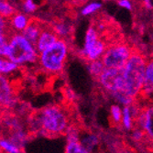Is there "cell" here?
Listing matches in <instances>:
<instances>
[{"mask_svg": "<svg viewBox=\"0 0 153 153\" xmlns=\"http://www.w3.org/2000/svg\"><path fill=\"white\" fill-rule=\"evenodd\" d=\"M131 138L135 141V142H142L145 138H146V135L144 133V131L142 129H140V128L135 127L132 130H131Z\"/></svg>", "mask_w": 153, "mask_h": 153, "instance_id": "28", "label": "cell"}, {"mask_svg": "<svg viewBox=\"0 0 153 153\" xmlns=\"http://www.w3.org/2000/svg\"><path fill=\"white\" fill-rule=\"evenodd\" d=\"M69 52H70L69 41L59 39L53 45L39 53L37 62L45 74L58 75L64 70Z\"/></svg>", "mask_w": 153, "mask_h": 153, "instance_id": "3", "label": "cell"}, {"mask_svg": "<svg viewBox=\"0 0 153 153\" xmlns=\"http://www.w3.org/2000/svg\"><path fill=\"white\" fill-rule=\"evenodd\" d=\"M0 149L3 153H19L22 149L7 137L0 136Z\"/></svg>", "mask_w": 153, "mask_h": 153, "instance_id": "20", "label": "cell"}, {"mask_svg": "<svg viewBox=\"0 0 153 153\" xmlns=\"http://www.w3.org/2000/svg\"><path fill=\"white\" fill-rule=\"evenodd\" d=\"M0 136H1V135H0ZM0 153H3V152H2V150H1V149H0Z\"/></svg>", "mask_w": 153, "mask_h": 153, "instance_id": "34", "label": "cell"}, {"mask_svg": "<svg viewBox=\"0 0 153 153\" xmlns=\"http://www.w3.org/2000/svg\"><path fill=\"white\" fill-rule=\"evenodd\" d=\"M17 12L16 6L9 1L0 0V17L8 20Z\"/></svg>", "mask_w": 153, "mask_h": 153, "instance_id": "19", "label": "cell"}, {"mask_svg": "<svg viewBox=\"0 0 153 153\" xmlns=\"http://www.w3.org/2000/svg\"><path fill=\"white\" fill-rule=\"evenodd\" d=\"M102 7H103V4L101 2H90L81 8L80 13L83 17H88V16H91L97 13L102 8Z\"/></svg>", "mask_w": 153, "mask_h": 153, "instance_id": "22", "label": "cell"}, {"mask_svg": "<svg viewBox=\"0 0 153 153\" xmlns=\"http://www.w3.org/2000/svg\"><path fill=\"white\" fill-rule=\"evenodd\" d=\"M110 119L114 125H120L122 119V107L117 105H112L110 106Z\"/></svg>", "mask_w": 153, "mask_h": 153, "instance_id": "25", "label": "cell"}, {"mask_svg": "<svg viewBox=\"0 0 153 153\" xmlns=\"http://www.w3.org/2000/svg\"><path fill=\"white\" fill-rule=\"evenodd\" d=\"M44 26L45 25L42 22H40L39 20L31 19L30 24L27 25V27L24 30V31L21 34L27 40H29L30 42L35 44Z\"/></svg>", "mask_w": 153, "mask_h": 153, "instance_id": "14", "label": "cell"}, {"mask_svg": "<svg viewBox=\"0 0 153 153\" xmlns=\"http://www.w3.org/2000/svg\"><path fill=\"white\" fill-rule=\"evenodd\" d=\"M140 108L134 104L122 107L121 125L125 129L131 131L136 127V119L140 114Z\"/></svg>", "mask_w": 153, "mask_h": 153, "instance_id": "10", "label": "cell"}, {"mask_svg": "<svg viewBox=\"0 0 153 153\" xmlns=\"http://www.w3.org/2000/svg\"><path fill=\"white\" fill-rule=\"evenodd\" d=\"M19 67L6 57L0 56V75L7 76L19 71Z\"/></svg>", "mask_w": 153, "mask_h": 153, "instance_id": "18", "label": "cell"}, {"mask_svg": "<svg viewBox=\"0 0 153 153\" xmlns=\"http://www.w3.org/2000/svg\"><path fill=\"white\" fill-rule=\"evenodd\" d=\"M39 52L35 45L27 40L22 34L12 33L8 38L6 58L19 67L34 64L38 62Z\"/></svg>", "mask_w": 153, "mask_h": 153, "instance_id": "4", "label": "cell"}, {"mask_svg": "<svg viewBox=\"0 0 153 153\" xmlns=\"http://www.w3.org/2000/svg\"><path fill=\"white\" fill-rule=\"evenodd\" d=\"M112 96V98L117 101L118 104L117 105H122L123 106H127V105H133L134 102H135V99L130 97L129 95H128L126 93L124 92H118V93H116L114 94L111 95Z\"/></svg>", "mask_w": 153, "mask_h": 153, "instance_id": "24", "label": "cell"}, {"mask_svg": "<svg viewBox=\"0 0 153 153\" xmlns=\"http://www.w3.org/2000/svg\"><path fill=\"white\" fill-rule=\"evenodd\" d=\"M97 82H98L100 87L110 95L118 92H124L122 70L105 69L104 72L97 78Z\"/></svg>", "mask_w": 153, "mask_h": 153, "instance_id": "7", "label": "cell"}, {"mask_svg": "<svg viewBox=\"0 0 153 153\" xmlns=\"http://www.w3.org/2000/svg\"><path fill=\"white\" fill-rule=\"evenodd\" d=\"M119 153H136V152L129 148H124L119 151Z\"/></svg>", "mask_w": 153, "mask_h": 153, "instance_id": "32", "label": "cell"}, {"mask_svg": "<svg viewBox=\"0 0 153 153\" xmlns=\"http://www.w3.org/2000/svg\"><path fill=\"white\" fill-rule=\"evenodd\" d=\"M11 33L7 34H0V56L6 57L7 50V43H8V38Z\"/></svg>", "mask_w": 153, "mask_h": 153, "instance_id": "27", "label": "cell"}, {"mask_svg": "<svg viewBox=\"0 0 153 153\" xmlns=\"http://www.w3.org/2000/svg\"><path fill=\"white\" fill-rule=\"evenodd\" d=\"M117 3L122 8L128 9V10H132L133 9V4H132L131 1H129V0H118Z\"/></svg>", "mask_w": 153, "mask_h": 153, "instance_id": "30", "label": "cell"}, {"mask_svg": "<svg viewBox=\"0 0 153 153\" xmlns=\"http://www.w3.org/2000/svg\"><path fill=\"white\" fill-rule=\"evenodd\" d=\"M148 59L144 54L134 51L130 58L122 69L124 92L136 99L141 94L145 68Z\"/></svg>", "mask_w": 153, "mask_h": 153, "instance_id": "2", "label": "cell"}, {"mask_svg": "<svg viewBox=\"0 0 153 153\" xmlns=\"http://www.w3.org/2000/svg\"><path fill=\"white\" fill-rule=\"evenodd\" d=\"M18 103V93L12 80L0 75V107L2 110H9L16 107Z\"/></svg>", "mask_w": 153, "mask_h": 153, "instance_id": "8", "label": "cell"}, {"mask_svg": "<svg viewBox=\"0 0 153 153\" xmlns=\"http://www.w3.org/2000/svg\"><path fill=\"white\" fill-rule=\"evenodd\" d=\"M21 12L26 14V15H30V14H33L37 8H38V4L35 3L33 0H25V1L21 2Z\"/></svg>", "mask_w": 153, "mask_h": 153, "instance_id": "26", "label": "cell"}, {"mask_svg": "<svg viewBox=\"0 0 153 153\" xmlns=\"http://www.w3.org/2000/svg\"><path fill=\"white\" fill-rule=\"evenodd\" d=\"M142 4H143V7L146 9H148V10H150L153 7V2H152V0H144V1L142 2Z\"/></svg>", "mask_w": 153, "mask_h": 153, "instance_id": "31", "label": "cell"}, {"mask_svg": "<svg viewBox=\"0 0 153 153\" xmlns=\"http://www.w3.org/2000/svg\"><path fill=\"white\" fill-rule=\"evenodd\" d=\"M135 50L126 41H117L108 44L101 61L105 69L122 70Z\"/></svg>", "mask_w": 153, "mask_h": 153, "instance_id": "5", "label": "cell"}, {"mask_svg": "<svg viewBox=\"0 0 153 153\" xmlns=\"http://www.w3.org/2000/svg\"><path fill=\"white\" fill-rule=\"evenodd\" d=\"M87 68H88V72L91 74V76H93L95 79L98 78L99 75L104 72V70L105 69L101 60L89 62L87 64Z\"/></svg>", "mask_w": 153, "mask_h": 153, "instance_id": "21", "label": "cell"}, {"mask_svg": "<svg viewBox=\"0 0 153 153\" xmlns=\"http://www.w3.org/2000/svg\"><path fill=\"white\" fill-rule=\"evenodd\" d=\"M51 30L60 39H64L68 41V39L73 34L74 27L71 22L67 20H57L52 25Z\"/></svg>", "mask_w": 153, "mask_h": 153, "instance_id": "15", "label": "cell"}, {"mask_svg": "<svg viewBox=\"0 0 153 153\" xmlns=\"http://www.w3.org/2000/svg\"><path fill=\"white\" fill-rule=\"evenodd\" d=\"M58 39H59L55 35V33L51 30V27L44 26V27L42 29V30H41L34 45H35L37 51L39 53L41 51H45L46 49H48L49 47H51V45H53Z\"/></svg>", "mask_w": 153, "mask_h": 153, "instance_id": "11", "label": "cell"}, {"mask_svg": "<svg viewBox=\"0 0 153 153\" xmlns=\"http://www.w3.org/2000/svg\"><path fill=\"white\" fill-rule=\"evenodd\" d=\"M136 123L137 128L142 129L147 137L152 140L153 137V108L151 105H147L140 109Z\"/></svg>", "mask_w": 153, "mask_h": 153, "instance_id": "9", "label": "cell"}, {"mask_svg": "<svg viewBox=\"0 0 153 153\" xmlns=\"http://www.w3.org/2000/svg\"><path fill=\"white\" fill-rule=\"evenodd\" d=\"M64 153H92L86 149L79 141H68L65 146Z\"/></svg>", "mask_w": 153, "mask_h": 153, "instance_id": "23", "label": "cell"}, {"mask_svg": "<svg viewBox=\"0 0 153 153\" xmlns=\"http://www.w3.org/2000/svg\"><path fill=\"white\" fill-rule=\"evenodd\" d=\"M2 115H3V110L1 109V107H0V119L2 117Z\"/></svg>", "mask_w": 153, "mask_h": 153, "instance_id": "33", "label": "cell"}, {"mask_svg": "<svg viewBox=\"0 0 153 153\" xmlns=\"http://www.w3.org/2000/svg\"><path fill=\"white\" fill-rule=\"evenodd\" d=\"M31 19L22 13L21 11H17L14 15L7 20L9 30L12 33H19L21 34L24 30L30 24Z\"/></svg>", "mask_w": 153, "mask_h": 153, "instance_id": "12", "label": "cell"}, {"mask_svg": "<svg viewBox=\"0 0 153 153\" xmlns=\"http://www.w3.org/2000/svg\"><path fill=\"white\" fill-rule=\"evenodd\" d=\"M107 43L103 35H100L94 26L89 27L85 36V42L81 51V56L87 62L101 60L105 53Z\"/></svg>", "mask_w": 153, "mask_h": 153, "instance_id": "6", "label": "cell"}, {"mask_svg": "<svg viewBox=\"0 0 153 153\" xmlns=\"http://www.w3.org/2000/svg\"><path fill=\"white\" fill-rule=\"evenodd\" d=\"M152 91H153V62L150 60L148 61L145 68L142 89L140 94L143 95L145 98H150L152 95Z\"/></svg>", "mask_w": 153, "mask_h": 153, "instance_id": "13", "label": "cell"}, {"mask_svg": "<svg viewBox=\"0 0 153 153\" xmlns=\"http://www.w3.org/2000/svg\"><path fill=\"white\" fill-rule=\"evenodd\" d=\"M79 142L86 149L92 153H94V151L99 147L100 138L96 134L92 132H80Z\"/></svg>", "mask_w": 153, "mask_h": 153, "instance_id": "16", "label": "cell"}, {"mask_svg": "<svg viewBox=\"0 0 153 153\" xmlns=\"http://www.w3.org/2000/svg\"><path fill=\"white\" fill-rule=\"evenodd\" d=\"M7 33H11L8 27V22L6 19L0 17V34H7Z\"/></svg>", "mask_w": 153, "mask_h": 153, "instance_id": "29", "label": "cell"}, {"mask_svg": "<svg viewBox=\"0 0 153 153\" xmlns=\"http://www.w3.org/2000/svg\"><path fill=\"white\" fill-rule=\"evenodd\" d=\"M5 137H7V140H9L11 142L16 144L19 148H20L22 149L23 147L25 146L26 142L27 141L29 135H27V132L25 128H20V129H17V130L9 131V134Z\"/></svg>", "mask_w": 153, "mask_h": 153, "instance_id": "17", "label": "cell"}, {"mask_svg": "<svg viewBox=\"0 0 153 153\" xmlns=\"http://www.w3.org/2000/svg\"><path fill=\"white\" fill-rule=\"evenodd\" d=\"M19 153H24V151H23V150H21V151H20Z\"/></svg>", "mask_w": 153, "mask_h": 153, "instance_id": "35", "label": "cell"}, {"mask_svg": "<svg viewBox=\"0 0 153 153\" xmlns=\"http://www.w3.org/2000/svg\"><path fill=\"white\" fill-rule=\"evenodd\" d=\"M71 126L67 110L58 105H50L31 115L30 131L47 137H58L66 133Z\"/></svg>", "mask_w": 153, "mask_h": 153, "instance_id": "1", "label": "cell"}]
</instances>
